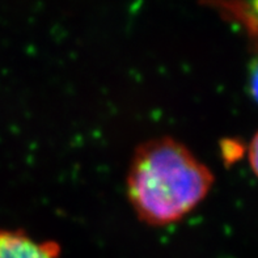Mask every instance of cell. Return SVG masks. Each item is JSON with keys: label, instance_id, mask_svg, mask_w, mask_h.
<instances>
[{"label": "cell", "instance_id": "obj_1", "mask_svg": "<svg viewBox=\"0 0 258 258\" xmlns=\"http://www.w3.org/2000/svg\"><path fill=\"white\" fill-rule=\"evenodd\" d=\"M215 182L213 170L183 143L159 137L139 144L126 176L135 215L151 227L181 222L200 206Z\"/></svg>", "mask_w": 258, "mask_h": 258}, {"label": "cell", "instance_id": "obj_5", "mask_svg": "<svg viewBox=\"0 0 258 258\" xmlns=\"http://www.w3.org/2000/svg\"><path fill=\"white\" fill-rule=\"evenodd\" d=\"M248 159L253 173L258 177V131L252 138L248 148Z\"/></svg>", "mask_w": 258, "mask_h": 258}, {"label": "cell", "instance_id": "obj_4", "mask_svg": "<svg viewBox=\"0 0 258 258\" xmlns=\"http://www.w3.org/2000/svg\"><path fill=\"white\" fill-rule=\"evenodd\" d=\"M249 92L255 102L258 104V45L252 60L249 63Z\"/></svg>", "mask_w": 258, "mask_h": 258}, {"label": "cell", "instance_id": "obj_2", "mask_svg": "<svg viewBox=\"0 0 258 258\" xmlns=\"http://www.w3.org/2000/svg\"><path fill=\"white\" fill-rule=\"evenodd\" d=\"M62 248L52 240H36L19 229H0V258H60Z\"/></svg>", "mask_w": 258, "mask_h": 258}, {"label": "cell", "instance_id": "obj_3", "mask_svg": "<svg viewBox=\"0 0 258 258\" xmlns=\"http://www.w3.org/2000/svg\"><path fill=\"white\" fill-rule=\"evenodd\" d=\"M215 3L245 26L258 45V0H215Z\"/></svg>", "mask_w": 258, "mask_h": 258}]
</instances>
